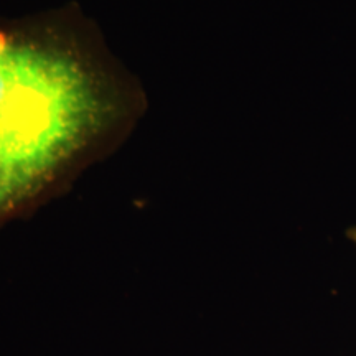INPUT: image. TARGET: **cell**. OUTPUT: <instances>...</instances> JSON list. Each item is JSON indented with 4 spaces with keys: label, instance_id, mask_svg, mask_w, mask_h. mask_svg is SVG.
Returning <instances> with one entry per match:
<instances>
[{
    "label": "cell",
    "instance_id": "1",
    "mask_svg": "<svg viewBox=\"0 0 356 356\" xmlns=\"http://www.w3.org/2000/svg\"><path fill=\"white\" fill-rule=\"evenodd\" d=\"M124 101L65 26L0 29V222L91 152L126 114Z\"/></svg>",
    "mask_w": 356,
    "mask_h": 356
},
{
    "label": "cell",
    "instance_id": "2",
    "mask_svg": "<svg viewBox=\"0 0 356 356\" xmlns=\"http://www.w3.org/2000/svg\"><path fill=\"white\" fill-rule=\"evenodd\" d=\"M346 234H348V238L356 244V228L348 229V233H346Z\"/></svg>",
    "mask_w": 356,
    "mask_h": 356
}]
</instances>
